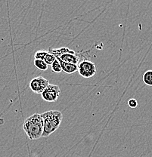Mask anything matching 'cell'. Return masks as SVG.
<instances>
[{"instance_id": "obj_1", "label": "cell", "mask_w": 152, "mask_h": 157, "mask_svg": "<svg viewBox=\"0 0 152 157\" xmlns=\"http://www.w3.org/2000/svg\"><path fill=\"white\" fill-rule=\"evenodd\" d=\"M43 128V119L39 113H34L27 118L23 125V129L30 140H37L42 137Z\"/></svg>"}, {"instance_id": "obj_2", "label": "cell", "mask_w": 152, "mask_h": 157, "mask_svg": "<svg viewBox=\"0 0 152 157\" xmlns=\"http://www.w3.org/2000/svg\"><path fill=\"white\" fill-rule=\"evenodd\" d=\"M41 115L44 123L42 137H47L58 129L63 119V114L58 110H49Z\"/></svg>"}, {"instance_id": "obj_3", "label": "cell", "mask_w": 152, "mask_h": 157, "mask_svg": "<svg viewBox=\"0 0 152 157\" xmlns=\"http://www.w3.org/2000/svg\"><path fill=\"white\" fill-rule=\"evenodd\" d=\"M78 73L82 77L89 78L96 73V66L92 61L84 59L78 64Z\"/></svg>"}, {"instance_id": "obj_4", "label": "cell", "mask_w": 152, "mask_h": 157, "mask_svg": "<svg viewBox=\"0 0 152 157\" xmlns=\"http://www.w3.org/2000/svg\"><path fill=\"white\" fill-rule=\"evenodd\" d=\"M61 90L56 85H49L42 93V98L46 102L53 103L58 101Z\"/></svg>"}, {"instance_id": "obj_5", "label": "cell", "mask_w": 152, "mask_h": 157, "mask_svg": "<svg viewBox=\"0 0 152 157\" xmlns=\"http://www.w3.org/2000/svg\"><path fill=\"white\" fill-rule=\"evenodd\" d=\"M49 85V82L48 79L42 76H37V77L33 78L30 81V88L33 92L42 94V93Z\"/></svg>"}, {"instance_id": "obj_6", "label": "cell", "mask_w": 152, "mask_h": 157, "mask_svg": "<svg viewBox=\"0 0 152 157\" xmlns=\"http://www.w3.org/2000/svg\"><path fill=\"white\" fill-rule=\"evenodd\" d=\"M81 53H76L74 51L71 50L70 48L68 49L65 53L62 54L61 56H59L58 58V60H62V61L65 62V63H71V64H74V65H77L79 64L83 60H81L82 58L84 56H82L80 55Z\"/></svg>"}, {"instance_id": "obj_7", "label": "cell", "mask_w": 152, "mask_h": 157, "mask_svg": "<svg viewBox=\"0 0 152 157\" xmlns=\"http://www.w3.org/2000/svg\"><path fill=\"white\" fill-rule=\"evenodd\" d=\"M34 58L37 59V60H43L47 64L50 65V66L56 60V58L52 53H50L49 51L45 50L37 51L35 53V55H34Z\"/></svg>"}, {"instance_id": "obj_8", "label": "cell", "mask_w": 152, "mask_h": 157, "mask_svg": "<svg viewBox=\"0 0 152 157\" xmlns=\"http://www.w3.org/2000/svg\"><path fill=\"white\" fill-rule=\"evenodd\" d=\"M59 60L60 63H61L62 71L64 72V73H67V74H72V73H74L75 72L78 71L77 65L71 64V63H65V62L62 61V60Z\"/></svg>"}, {"instance_id": "obj_9", "label": "cell", "mask_w": 152, "mask_h": 157, "mask_svg": "<svg viewBox=\"0 0 152 157\" xmlns=\"http://www.w3.org/2000/svg\"><path fill=\"white\" fill-rule=\"evenodd\" d=\"M34 65L38 70H42V71H45V70H48L49 65L45 63V61L42 60H37V59H35L33 62Z\"/></svg>"}, {"instance_id": "obj_10", "label": "cell", "mask_w": 152, "mask_h": 157, "mask_svg": "<svg viewBox=\"0 0 152 157\" xmlns=\"http://www.w3.org/2000/svg\"><path fill=\"white\" fill-rule=\"evenodd\" d=\"M143 82L147 86H152V70H148L144 73Z\"/></svg>"}, {"instance_id": "obj_11", "label": "cell", "mask_w": 152, "mask_h": 157, "mask_svg": "<svg viewBox=\"0 0 152 157\" xmlns=\"http://www.w3.org/2000/svg\"><path fill=\"white\" fill-rule=\"evenodd\" d=\"M51 68H52V70L54 72V73H59L62 72V68L61 66V63L58 60V59L56 58V60L54 61V63L51 65Z\"/></svg>"}, {"instance_id": "obj_12", "label": "cell", "mask_w": 152, "mask_h": 157, "mask_svg": "<svg viewBox=\"0 0 152 157\" xmlns=\"http://www.w3.org/2000/svg\"><path fill=\"white\" fill-rule=\"evenodd\" d=\"M128 105L129 107L131 108L137 107V106H138V101H137L135 99H134V98H132V99L129 100Z\"/></svg>"}]
</instances>
